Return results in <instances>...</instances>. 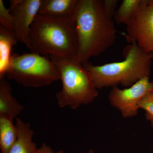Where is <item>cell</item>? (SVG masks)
<instances>
[{"instance_id": "obj_7", "label": "cell", "mask_w": 153, "mask_h": 153, "mask_svg": "<svg viewBox=\"0 0 153 153\" xmlns=\"http://www.w3.org/2000/svg\"><path fill=\"white\" fill-rule=\"evenodd\" d=\"M153 93V80L149 76L144 77L130 87L122 89L112 87L108 100L110 104L117 108L124 118L133 117L137 114L139 103L145 96Z\"/></svg>"}, {"instance_id": "obj_6", "label": "cell", "mask_w": 153, "mask_h": 153, "mask_svg": "<svg viewBox=\"0 0 153 153\" xmlns=\"http://www.w3.org/2000/svg\"><path fill=\"white\" fill-rule=\"evenodd\" d=\"M126 27L125 38L135 43L143 51L153 57V0H142L138 10Z\"/></svg>"}, {"instance_id": "obj_5", "label": "cell", "mask_w": 153, "mask_h": 153, "mask_svg": "<svg viewBox=\"0 0 153 153\" xmlns=\"http://www.w3.org/2000/svg\"><path fill=\"white\" fill-rule=\"evenodd\" d=\"M6 76L26 87H43L60 80L57 68L49 56L33 52L12 55Z\"/></svg>"}, {"instance_id": "obj_1", "label": "cell", "mask_w": 153, "mask_h": 153, "mask_svg": "<svg viewBox=\"0 0 153 153\" xmlns=\"http://www.w3.org/2000/svg\"><path fill=\"white\" fill-rule=\"evenodd\" d=\"M74 17L79 46L77 59L82 64L114 44V22L105 12L102 0H79Z\"/></svg>"}, {"instance_id": "obj_19", "label": "cell", "mask_w": 153, "mask_h": 153, "mask_svg": "<svg viewBox=\"0 0 153 153\" xmlns=\"http://www.w3.org/2000/svg\"><path fill=\"white\" fill-rule=\"evenodd\" d=\"M87 153H94V151L93 150H90Z\"/></svg>"}, {"instance_id": "obj_8", "label": "cell", "mask_w": 153, "mask_h": 153, "mask_svg": "<svg viewBox=\"0 0 153 153\" xmlns=\"http://www.w3.org/2000/svg\"><path fill=\"white\" fill-rule=\"evenodd\" d=\"M42 0H11L14 33L18 41L28 47L30 28L38 13Z\"/></svg>"}, {"instance_id": "obj_12", "label": "cell", "mask_w": 153, "mask_h": 153, "mask_svg": "<svg viewBox=\"0 0 153 153\" xmlns=\"http://www.w3.org/2000/svg\"><path fill=\"white\" fill-rule=\"evenodd\" d=\"M18 41L14 32L0 26V79L5 78L8 71L11 50Z\"/></svg>"}, {"instance_id": "obj_18", "label": "cell", "mask_w": 153, "mask_h": 153, "mask_svg": "<svg viewBox=\"0 0 153 153\" xmlns=\"http://www.w3.org/2000/svg\"><path fill=\"white\" fill-rule=\"evenodd\" d=\"M38 151L39 153H64L63 150H59L55 152L52 148L44 143H43L41 147L38 149Z\"/></svg>"}, {"instance_id": "obj_14", "label": "cell", "mask_w": 153, "mask_h": 153, "mask_svg": "<svg viewBox=\"0 0 153 153\" xmlns=\"http://www.w3.org/2000/svg\"><path fill=\"white\" fill-rule=\"evenodd\" d=\"M142 1V0H123L115 12L113 17L114 23L127 26L135 15Z\"/></svg>"}, {"instance_id": "obj_9", "label": "cell", "mask_w": 153, "mask_h": 153, "mask_svg": "<svg viewBox=\"0 0 153 153\" xmlns=\"http://www.w3.org/2000/svg\"><path fill=\"white\" fill-rule=\"evenodd\" d=\"M78 1L42 0L38 14L51 18H68L74 15Z\"/></svg>"}, {"instance_id": "obj_15", "label": "cell", "mask_w": 153, "mask_h": 153, "mask_svg": "<svg viewBox=\"0 0 153 153\" xmlns=\"http://www.w3.org/2000/svg\"><path fill=\"white\" fill-rule=\"evenodd\" d=\"M0 26L14 32V19L10 9L6 8L3 0H0Z\"/></svg>"}, {"instance_id": "obj_11", "label": "cell", "mask_w": 153, "mask_h": 153, "mask_svg": "<svg viewBox=\"0 0 153 153\" xmlns=\"http://www.w3.org/2000/svg\"><path fill=\"white\" fill-rule=\"evenodd\" d=\"M24 107L12 94V88L5 78L0 79V116L13 120L21 114Z\"/></svg>"}, {"instance_id": "obj_13", "label": "cell", "mask_w": 153, "mask_h": 153, "mask_svg": "<svg viewBox=\"0 0 153 153\" xmlns=\"http://www.w3.org/2000/svg\"><path fill=\"white\" fill-rule=\"evenodd\" d=\"M13 120L0 116V149L1 153H8L16 141L18 129Z\"/></svg>"}, {"instance_id": "obj_10", "label": "cell", "mask_w": 153, "mask_h": 153, "mask_svg": "<svg viewBox=\"0 0 153 153\" xmlns=\"http://www.w3.org/2000/svg\"><path fill=\"white\" fill-rule=\"evenodd\" d=\"M18 129L16 141L8 153H39L36 143L33 142L34 131L30 123H25L19 118H16Z\"/></svg>"}, {"instance_id": "obj_3", "label": "cell", "mask_w": 153, "mask_h": 153, "mask_svg": "<svg viewBox=\"0 0 153 153\" xmlns=\"http://www.w3.org/2000/svg\"><path fill=\"white\" fill-rule=\"evenodd\" d=\"M124 59L120 62L95 66L88 62L82 64L90 73L97 89L121 85L126 88L140 79L149 76L152 55L143 51L135 43L123 49Z\"/></svg>"}, {"instance_id": "obj_17", "label": "cell", "mask_w": 153, "mask_h": 153, "mask_svg": "<svg viewBox=\"0 0 153 153\" xmlns=\"http://www.w3.org/2000/svg\"><path fill=\"white\" fill-rule=\"evenodd\" d=\"M119 2L118 0H102L105 12L109 18L113 19Z\"/></svg>"}, {"instance_id": "obj_16", "label": "cell", "mask_w": 153, "mask_h": 153, "mask_svg": "<svg viewBox=\"0 0 153 153\" xmlns=\"http://www.w3.org/2000/svg\"><path fill=\"white\" fill-rule=\"evenodd\" d=\"M140 108L145 111L147 119L153 127V93L145 96L139 103Z\"/></svg>"}, {"instance_id": "obj_2", "label": "cell", "mask_w": 153, "mask_h": 153, "mask_svg": "<svg viewBox=\"0 0 153 153\" xmlns=\"http://www.w3.org/2000/svg\"><path fill=\"white\" fill-rule=\"evenodd\" d=\"M27 48L44 56L77 59L78 41L74 15L66 18L38 14L30 28Z\"/></svg>"}, {"instance_id": "obj_4", "label": "cell", "mask_w": 153, "mask_h": 153, "mask_svg": "<svg viewBox=\"0 0 153 153\" xmlns=\"http://www.w3.org/2000/svg\"><path fill=\"white\" fill-rule=\"evenodd\" d=\"M49 57L57 67L62 82V89L55 95L60 107L76 109L89 104L98 96V89L90 73L77 59Z\"/></svg>"}]
</instances>
